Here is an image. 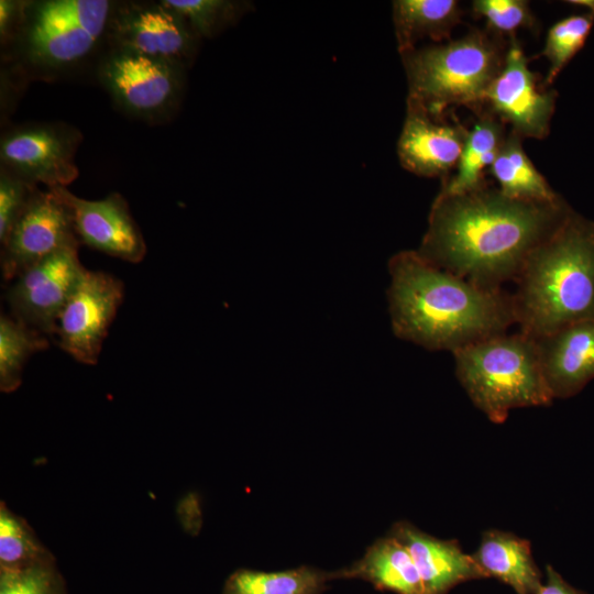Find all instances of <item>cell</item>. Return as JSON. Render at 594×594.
I'll list each match as a JSON object with an SVG mask.
<instances>
[{"mask_svg": "<svg viewBox=\"0 0 594 594\" xmlns=\"http://www.w3.org/2000/svg\"><path fill=\"white\" fill-rule=\"evenodd\" d=\"M571 211L563 199L521 200L485 184L464 194H439L417 252L481 288L502 290Z\"/></svg>", "mask_w": 594, "mask_h": 594, "instance_id": "6da1fadb", "label": "cell"}, {"mask_svg": "<svg viewBox=\"0 0 594 594\" xmlns=\"http://www.w3.org/2000/svg\"><path fill=\"white\" fill-rule=\"evenodd\" d=\"M388 271L392 327L403 340L453 353L517 323L513 295L481 288L417 251L395 254Z\"/></svg>", "mask_w": 594, "mask_h": 594, "instance_id": "7a4b0ae2", "label": "cell"}, {"mask_svg": "<svg viewBox=\"0 0 594 594\" xmlns=\"http://www.w3.org/2000/svg\"><path fill=\"white\" fill-rule=\"evenodd\" d=\"M513 295L519 331L534 338L594 318V222L571 211L525 262Z\"/></svg>", "mask_w": 594, "mask_h": 594, "instance_id": "3957f363", "label": "cell"}, {"mask_svg": "<svg viewBox=\"0 0 594 594\" xmlns=\"http://www.w3.org/2000/svg\"><path fill=\"white\" fill-rule=\"evenodd\" d=\"M506 50L488 33L473 30L455 41L400 54L407 101L438 118L454 106L483 112L486 91L503 67Z\"/></svg>", "mask_w": 594, "mask_h": 594, "instance_id": "277c9868", "label": "cell"}, {"mask_svg": "<svg viewBox=\"0 0 594 594\" xmlns=\"http://www.w3.org/2000/svg\"><path fill=\"white\" fill-rule=\"evenodd\" d=\"M116 6L109 0L24 2L12 43L28 75L50 79L82 66L107 41Z\"/></svg>", "mask_w": 594, "mask_h": 594, "instance_id": "5b68a950", "label": "cell"}, {"mask_svg": "<svg viewBox=\"0 0 594 594\" xmlns=\"http://www.w3.org/2000/svg\"><path fill=\"white\" fill-rule=\"evenodd\" d=\"M455 374L472 403L502 424L515 408L552 400L537 342L522 333L501 334L453 353Z\"/></svg>", "mask_w": 594, "mask_h": 594, "instance_id": "8992f818", "label": "cell"}, {"mask_svg": "<svg viewBox=\"0 0 594 594\" xmlns=\"http://www.w3.org/2000/svg\"><path fill=\"white\" fill-rule=\"evenodd\" d=\"M97 76L118 108L151 123L172 118L185 86L184 67L121 50L100 58Z\"/></svg>", "mask_w": 594, "mask_h": 594, "instance_id": "52a82bcc", "label": "cell"}, {"mask_svg": "<svg viewBox=\"0 0 594 594\" xmlns=\"http://www.w3.org/2000/svg\"><path fill=\"white\" fill-rule=\"evenodd\" d=\"M82 134L64 122H28L7 129L1 167L32 186L66 187L79 175L76 153Z\"/></svg>", "mask_w": 594, "mask_h": 594, "instance_id": "ba28073f", "label": "cell"}, {"mask_svg": "<svg viewBox=\"0 0 594 594\" xmlns=\"http://www.w3.org/2000/svg\"><path fill=\"white\" fill-rule=\"evenodd\" d=\"M200 38L185 19L158 2H124L114 8L107 42L121 50L184 68L195 58Z\"/></svg>", "mask_w": 594, "mask_h": 594, "instance_id": "9c48e42d", "label": "cell"}, {"mask_svg": "<svg viewBox=\"0 0 594 594\" xmlns=\"http://www.w3.org/2000/svg\"><path fill=\"white\" fill-rule=\"evenodd\" d=\"M124 297L111 274L86 270L56 322V344L76 361L95 365Z\"/></svg>", "mask_w": 594, "mask_h": 594, "instance_id": "30bf717a", "label": "cell"}, {"mask_svg": "<svg viewBox=\"0 0 594 594\" xmlns=\"http://www.w3.org/2000/svg\"><path fill=\"white\" fill-rule=\"evenodd\" d=\"M79 244L69 207L54 188L36 187L2 244V277L13 280L31 265Z\"/></svg>", "mask_w": 594, "mask_h": 594, "instance_id": "8fae6325", "label": "cell"}, {"mask_svg": "<svg viewBox=\"0 0 594 594\" xmlns=\"http://www.w3.org/2000/svg\"><path fill=\"white\" fill-rule=\"evenodd\" d=\"M557 92L544 90L528 67L516 37H510L503 67L490 85L483 110L490 112L520 138L544 139L554 113Z\"/></svg>", "mask_w": 594, "mask_h": 594, "instance_id": "7c38bea8", "label": "cell"}, {"mask_svg": "<svg viewBox=\"0 0 594 594\" xmlns=\"http://www.w3.org/2000/svg\"><path fill=\"white\" fill-rule=\"evenodd\" d=\"M85 271L78 248L64 249L31 265L7 290L11 316L54 336L57 319Z\"/></svg>", "mask_w": 594, "mask_h": 594, "instance_id": "4fadbf2b", "label": "cell"}, {"mask_svg": "<svg viewBox=\"0 0 594 594\" xmlns=\"http://www.w3.org/2000/svg\"><path fill=\"white\" fill-rule=\"evenodd\" d=\"M54 189L70 209L80 243L130 263L144 258L146 243L120 194L112 193L101 200H86L66 187Z\"/></svg>", "mask_w": 594, "mask_h": 594, "instance_id": "5bb4252c", "label": "cell"}, {"mask_svg": "<svg viewBox=\"0 0 594 594\" xmlns=\"http://www.w3.org/2000/svg\"><path fill=\"white\" fill-rule=\"evenodd\" d=\"M468 130L459 122L433 117L407 101V114L397 144L402 166L418 176L446 177L457 166Z\"/></svg>", "mask_w": 594, "mask_h": 594, "instance_id": "9a60e30c", "label": "cell"}, {"mask_svg": "<svg viewBox=\"0 0 594 594\" xmlns=\"http://www.w3.org/2000/svg\"><path fill=\"white\" fill-rule=\"evenodd\" d=\"M535 340L553 398L571 397L594 378V318Z\"/></svg>", "mask_w": 594, "mask_h": 594, "instance_id": "2e32d148", "label": "cell"}, {"mask_svg": "<svg viewBox=\"0 0 594 594\" xmlns=\"http://www.w3.org/2000/svg\"><path fill=\"white\" fill-rule=\"evenodd\" d=\"M389 535L402 542L421 576L426 594H448L455 585L486 579L472 554L462 551L454 540H442L400 520Z\"/></svg>", "mask_w": 594, "mask_h": 594, "instance_id": "e0dca14e", "label": "cell"}, {"mask_svg": "<svg viewBox=\"0 0 594 594\" xmlns=\"http://www.w3.org/2000/svg\"><path fill=\"white\" fill-rule=\"evenodd\" d=\"M334 580L360 579L377 590L396 594H426L425 586L406 547L392 535L378 538L352 565L333 571Z\"/></svg>", "mask_w": 594, "mask_h": 594, "instance_id": "ac0fdd59", "label": "cell"}, {"mask_svg": "<svg viewBox=\"0 0 594 594\" xmlns=\"http://www.w3.org/2000/svg\"><path fill=\"white\" fill-rule=\"evenodd\" d=\"M472 557L486 578L497 579L517 594H537L542 585L529 541L512 532L485 531Z\"/></svg>", "mask_w": 594, "mask_h": 594, "instance_id": "d6986e66", "label": "cell"}, {"mask_svg": "<svg viewBox=\"0 0 594 594\" xmlns=\"http://www.w3.org/2000/svg\"><path fill=\"white\" fill-rule=\"evenodd\" d=\"M455 0H397L393 2V20L400 54L416 48L425 38L449 40L462 16Z\"/></svg>", "mask_w": 594, "mask_h": 594, "instance_id": "ffe728a7", "label": "cell"}, {"mask_svg": "<svg viewBox=\"0 0 594 594\" xmlns=\"http://www.w3.org/2000/svg\"><path fill=\"white\" fill-rule=\"evenodd\" d=\"M504 123L483 110L468 130L455 175L444 182L440 195H459L484 185L483 174L494 163L504 142Z\"/></svg>", "mask_w": 594, "mask_h": 594, "instance_id": "44dd1931", "label": "cell"}, {"mask_svg": "<svg viewBox=\"0 0 594 594\" xmlns=\"http://www.w3.org/2000/svg\"><path fill=\"white\" fill-rule=\"evenodd\" d=\"M518 134L510 131L496 155L490 172L499 190L521 200L557 202L562 198L550 187L526 154Z\"/></svg>", "mask_w": 594, "mask_h": 594, "instance_id": "7402d4cb", "label": "cell"}, {"mask_svg": "<svg viewBox=\"0 0 594 594\" xmlns=\"http://www.w3.org/2000/svg\"><path fill=\"white\" fill-rule=\"evenodd\" d=\"M331 580L333 572L308 565L276 572L240 569L226 580L223 594H322Z\"/></svg>", "mask_w": 594, "mask_h": 594, "instance_id": "603a6c76", "label": "cell"}, {"mask_svg": "<svg viewBox=\"0 0 594 594\" xmlns=\"http://www.w3.org/2000/svg\"><path fill=\"white\" fill-rule=\"evenodd\" d=\"M48 348V337L13 316L0 318V389L14 392L28 360Z\"/></svg>", "mask_w": 594, "mask_h": 594, "instance_id": "cb8c5ba5", "label": "cell"}, {"mask_svg": "<svg viewBox=\"0 0 594 594\" xmlns=\"http://www.w3.org/2000/svg\"><path fill=\"white\" fill-rule=\"evenodd\" d=\"M55 563L26 520L0 503V571H20Z\"/></svg>", "mask_w": 594, "mask_h": 594, "instance_id": "d4e9b609", "label": "cell"}, {"mask_svg": "<svg viewBox=\"0 0 594 594\" xmlns=\"http://www.w3.org/2000/svg\"><path fill=\"white\" fill-rule=\"evenodd\" d=\"M162 2L180 14L199 38L217 36L250 8V3L229 0H162Z\"/></svg>", "mask_w": 594, "mask_h": 594, "instance_id": "484cf974", "label": "cell"}, {"mask_svg": "<svg viewBox=\"0 0 594 594\" xmlns=\"http://www.w3.org/2000/svg\"><path fill=\"white\" fill-rule=\"evenodd\" d=\"M594 23L590 12L566 16L553 24L547 34L542 55L549 62L546 82L554 81L560 72L583 47Z\"/></svg>", "mask_w": 594, "mask_h": 594, "instance_id": "4316f807", "label": "cell"}, {"mask_svg": "<svg viewBox=\"0 0 594 594\" xmlns=\"http://www.w3.org/2000/svg\"><path fill=\"white\" fill-rule=\"evenodd\" d=\"M0 594H66V583L56 563L0 571Z\"/></svg>", "mask_w": 594, "mask_h": 594, "instance_id": "83f0119b", "label": "cell"}, {"mask_svg": "<svg viewBox=\"0 0 594 594\" xmlns=\"http://www.w3.org/2000/svg\"><path fill=\"white\" fill-rule=\"evenodd\" d=\"M472 9L486 20L490 32L501 35L515 37L517 30L535 25V16L524 0H476Z\"/></svg>", "mask_w": 594, "mask_h": 594, "instance_id": "f1b7e54d", "label": "cell"}, {"mask_svg": "<svg viewBox=\"0 0 594 594\" xmlns=\"http://www.w3.org/2000/svg\"><path fill=\"white\" fill-rule=\"evenodd\" d=\"M36 188L1 167L0 172V241L8 239L15 221Z\"/></svg>", "mask_w": 594, "mask_h": 594, "instance_id": "f546056e", "label": "cell"}, {"mask_svg": "<svg viewBox=\"0 0 594 594\" xmlns=\"http://www.w3.org/2000/svg\"><path fill=\"white\" fill-rule=\"evenodd\" d=\"M24 9V1H0V38L1 43H12L19 31Z\"/></svg>", "mask_w": 594, "mask_h": 594, "instance_id": "4dcf8cb0", "label": "cell"}, {"mask_svg": "<svg viewBox=\"0 0 594 594\" xmlns=\"http://www.w3.org/2000/svg\"><path fill=\"white\" fill-rule=\"evenodd\" d=\"M537 594H584L571 586L551 565H547L546 582Z\"/></svg>", "mask_w": 594, "mask_h": 594, "instance_id": "1f68e13d", "label": "cell"}, {"mask_svg": "<svg viewBox=\"0 0 594 594\" xmlns=\"http://www.w3.org/2000/svg\"><path fill=\"white\" fill-rule=\"evenodd\" d=\"M570 2L573 4L587 8L588 10L587 12L594 15V0H578V1H570Z\"/></svg>", "mask_w": 594, "mask_h": 594, "instance_id": "d6a6232c", "label": "cell"}]
</instances>
